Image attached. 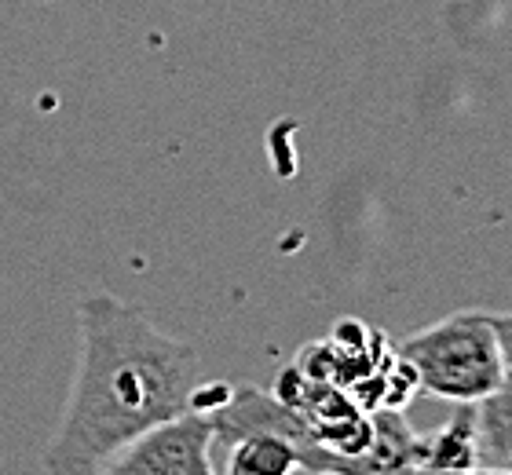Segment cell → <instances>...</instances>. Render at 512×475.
I'll list each match as a JSON object with an SVG mask.
<instances>
[{
  "label": "cell",
  "instance_id": "6da1fadb",
  "mask_svg": "<svg viewBox=\"0 0 512 475\" xmlns=\"http://www.w3.org/2000/svg\"><path fill=\"white\" fill-rule=\"evenodd\" d=\"M81 355L63 421L44 446L48 475H92L132 439L191 413L198 355L110 293L77 304Z\"/></svg>",
  "mask_w": 512,
  "mask_h": 475
},
{
  "label": "cell",
  "instance_id": "9c48e42d",
  "mask_svg": "<svg viewBox=\"0 0 512 475\" xmlns=\"http://www.w3.org/2000/svg\"><path fill=\"white\" fill-rule=\"evenodd\" d=\"M465 475H512V468H502V465L498 468H469Z\"/></svg>",
  "mask_w": 512,
  "mask_h": 475
},
{
  "label": "cell",
  "instance_id": "ba28073f",
  "mask_svg": "<svg viewBox=\"0 0 512 475\" xmlns=\"http://www.w3.org/2000/svg\"><path fill=\"white\" fill-rule=\"evenodd\" d=\"M414 475H465V472H454V468H439V465H428V461H421Z\"/></svg>",
  "mask_w": 512,
  "mask_h": 475
},
{
  "label": "cell",
  "instance_id": "3957f363",
  "mask_svg": "<svg viewBox=\"0 0 512 475\" xmlns=\"http://www.w3.org/2000/svg\"><path fill=\"white\" fill-rule=\"evenodd\" d=\"M92 475H216L213 421L205 413H183L150 428Z\"/></svg>",
  "mask_w": 512,
  "mask_h": 475
},
{
  "label": "cell",
  "instance_id": "7a4b0ae2",
  "mask_svg": "<svg viewBox=\"0 0 512 475\" xmlns=\"http://www.w3.org/2000/svg\"><path fill=\"white\" fill-rule=\"evenodd\" d=\"M417 388L450 402H480L502 380L505 362L483 311H458L417 329L399 344Z\"/></svg>",
  "mask_w": 512,
  "mask_h": 475
},
{
  "label": "cell",
  "instance_id": "5b68a950",
  "mask_svg": "<svg viewBox=\"0 0 512 475\" xmlns=\"http://www.w3.org/2000/svg\"><path fill=\"white\" fill-rule=\"evenodd\" d=\"M300 450L275 432L238 435L227 446V475H297Z\"/></svg>",
  "mask_w": 512,
  "mask_h": 475
},
{
  "label": "cell",
  "instance_id": "277c9868",
  "mask_svg": "<svg viewBox=\"0 0 512 475\" xmlns=\"http://www.w3.org/2000/svg\"><path fill=\"white\" fill-rule=\"evenodd\" d=\"M374 439L363 454L337 457L333 475H414L425 457V435H417L403 410H374Z\"/></svg>",
  "mask_w": 512,
  "mask_h": 475
},
{
  "label": "cell",
  "instance_id": "8992f818",
  "mask_svg": "<svg viewBox=\"0 0 512 475\" xmlns=\"http://www.w3.org/2000/svg\"><path fill=\"white\" fill-rule=\"evenodd\" d=\"M476 410V446L483 461L509 465L512 461V370L502 373L480 402H472Z\"/></svg>",
  "mask_w": 512,
  "mask_h": 475
},
{
  "label": "cell",
  "instance_id": "52a82bcc",
  "mask_svg": "<svg viewBox=\"0 0 512 475\" xmlns=\"http://www.w3.org/2000/svg\"><path fill=\"white\" fill-rule=\"evenodd\" d=\"M487 322H491V329H494V340H498L505 370H512V311H494V315H487Z\"/></svg>",
  "mask_w": 512,
  "mask_h": 475
},
{
  "label": "cell",
  "instance_id": "30bf717a",
  "mask_svg": "<svg viewBox=\"0 0 512 475\" xmlns=\"http://www.w3.org/2000/svg\"><path fill=\"white\" fill-rule=\"evenodd\" d=\"M450 4H461V0H450Z\"/></svg>",
  "mask_w": 512,
  "mask_h": 475
}]
</instances>
